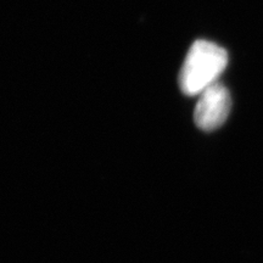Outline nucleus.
I'll use <instances>...</instances> for the list:
<instances>
[{
	"mask_svg": "<svg viewBox=\"0 0 263 263\" xmlns=\"http://www.w3.org/2000/svg\"><path fill=\"white\" fill-rule=\"evenodd\" d=\"M228 65L226 49L209 41H196L190 47L179 72L180 90L195 97L218 82Z\"/></svg>",
	"mask_w": 263,
	"mask_h": 263,
	"instance_id": "1",
	"label": "nucleus"
},
{
	"mask_svg": "<svg viewBox=\"0 0 263 263\" xmlns=\"http://www.w3.org/2000/svg\"><path fill=\"white\" fill-rule=\"evenodd\" d=\"M232 108V98L224 85L217 82L199 94L194 122L205 132L215 130L226 122Z\"/></svg>",
	"mask_w": 263,
	"mask_h": 263,
	"instance_id": "2",
	"label": "nucleus"
}]
</instances>
